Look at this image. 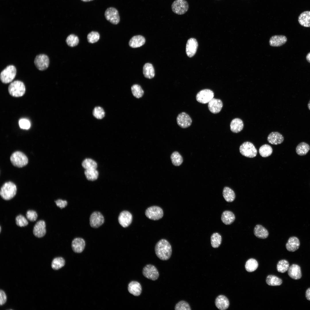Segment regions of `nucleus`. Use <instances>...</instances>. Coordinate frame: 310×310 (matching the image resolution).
I'll return each mask as SVG.
<instances>
[{
  "label": "nucleus",
  "instance_id": "2f4dec72",
  "mask_svg": "<svg viewBox=\"0 0 310 310\" xmlns=\"http://www.w3.org/2000/svg\"><path fill=\"white\" fill-rule=\"evenodd\" d=\"M222 194L225 200L228 202H232L235 198V194L234 191L230 188L226 187L223 189Z\"/></svg>",
  "mask_w": 310,
  "mask_h": 310
},
{
  "label": "nucleus",
  "instance_id": "aec40b11",
  "mask_svg": "<svg viewBox=\"0 0 310 310\" xmlns=\"http://www.w3.org/2000/svg\"><path fill=\"white\" fill-rule=\"evenodd\" d=\"M288 273L289 277L294 280H299L302 277L301 268L296 264H293L289 266Z\"/></svg>",
  "mask_w": 310,
  "mask_h": 310
},
{
  "label": "nucleus",
  "instance_id": "5fc2aeb1",
  "mask_svg": "<svg viewBox=\"0 0 310 310\" xmlns=\"http://www.w3.org/2000/svg\"><path fill=\"white\" fill-rule=\"evenodd\" d=\"M305 297L307 300L310 301V288H308L306 290Z\"/></svg>",
  "mask_w": 310,
  "mask_h": 310
},
{
  "label": "nucleus",
  "instance_id": "49530a36",
  "mask_svg": "<svg viewBox=\"0 0 310 310\" xmlns=\"http://www.w3.org/2000/svg\"><path fill=\"white\" fill-rule=\"evenodd\" d=\"M94 116L98 119H102L105 116V112L103 109L100 106L95 107L93 111Z\"/></svg>",
  "mask_w": 310,
  "mask_h": 310
},
{
  "label": "nucleus",
  "instance_id": "37998d69",
  "mask_svg": "<svg viewBox=\"0 0 310 310\" xmlns=\"http://www.w3.org/2000/svg\"><path fill=\"white\" fill-rule=\"evenodd\" d=\"M289 267V264L286 260L282 259L278 262L277 266L278 271L281 273H284L288 271Z\"/></svg>",
  "mask_w": 310,
  "mask_h": 310
},
{
  "label": "nucleus",
  "instance_id": "2eb2a0df",
  "mask_svg": "<svg viewBox=\"0 0 310 310\" xmlns=\"http://www.w3.org/2000/svg\"><path fill=\"white\" fill-rule=\"evenodd\" d=\"M177 121L179 126L183 128L189 127L192 122L191 117L185 112H182L179 114L177 118Z\"/></svg>",
  "mask_w": 310,
  "mask_h": 310
},
{
  "label": "nucleus",
  "instance_id": "9b49d317",
  "mask_svg": "<svg viewBox=\"0 0 310 310\" xmlns=\"http://www.w3.org/2000/svg\"><path fill=\"white\" fill-rule=\"evenodd\" d=\"M49 59L47 56L44 54L37 55L34 60V63L39 70L43 71L49 67Z\"/></svg>",
  "mask_w": 310,
  "mask_h": 310
},
{
  "label": "nucleus",
  "instance_id": "72a5a7b5",
  "mask_svg": "<svg viewBox=\"0 0 310 310\" xmlns=\"http://www.w3.org/2000/svg\"><path fill=\"white\" fill-rule=\"evenodd\" d=\"M267 284L271 286H278L282 283V280L278 277L273 275L268 276L266 280Z\"/></svg>",
  "mask_w": 310,
  "mask_h": 310
},
{
  "label": "nucleus",
  "instance_id": "13d9d810",
  "mask_svg": "<svg viewBox=\"0 0 310 310\" xmlns=\"http://www.w3.org/2000/svg\"><path fill=\"white\" fill-rule=\"evenodd\" d=\"M81 0L82 1H84V2H88V1H92L93 0Z\"/></svg>",
  "mask_w": 310,
  "mask_h": 310
},
{
  "label": "nucleus",
  "instance_id": "dca6fc26",
  "mask_svg": "<svg viewBox=\"0 0 310 310\" xmlns=\"http://www.w3.org/2000/svg\"><path fill=\"white\" fill-rule=\"evenodd\" d=\"M46 224L43 220H40L35 224L33 229V233L37 237L41 238L46 233Z\"/></svg>",
  "mask_w": 310,
  "mask_h": 310
},
{
  "label": "nucleus",
  "instance_id": "423d86ee",
  "mask_svg": "<svg viewBox=\"0 0 310 310\" xmlns=\"http://www.w3.org/2000/svg\"><path fill=\"white\" fill-rule=\"evenodd\" d=\"M239 151L242 155L249 158L255 157L257 154V150L254 145L249 142H245L241 144Z\"/></svg>",
  "mask_w": 310,
  "mask_h": 310
},
{
  "label": "nucleus",
  "instance_id": "cd10ccee",
  "mask_svg": "<svg viewBox=\"0 0 310 310\" xmlns=\"http://www.w3.org/2000/svg\"><path fill=\"white\" fill-rule=\"evenodd\" d=\"M254 233L257 237L261 239H265L269 235L268 230L261 225L257 224L255 227Z\"/></svg>",
  "mask_w": 310,
  "mask_h": 310
},
{
  "label": "nucleus",
  "instance_id": "c9c22d12",
  "mask_svg": "<svg viewBox=\"0 0 310 310\" xmlns=\"http://www.w3.org/2000/svg\"><path fill=\"white\" fill-rule=\"evenodd\" d=\"M272 148L269 145L265 144L261 146L259 149L260 155L262 157H266L270 156L272 153Z\"/></svg>",
  "mask_w": 310,
  "mask_h": 310
},
{
  "label": "nucleus",
  "instance_id": "a878e982",
  "mask_svg": "<svg viewBox=\"0 0 310 310\" xmlns=\"http://www.w3.org/2000/svg\"><path fill=\"white\" fill-rule=\"evenodd\" d=\"M298 21L301 26L310 27V11H305L301 13L298 17Z\"/></svg>",
  "mask_w": 310,
  "mask_h": 310
},
{
  "label": "nucleus",
  "instance_id": "1a4fd4ad",
  "mask_svg": "<svg viewBox=\"0 0 310 310\" xmlns=\"http://www.w3.org/2000/svg\"><path fill=\"white\" fill-rule=\"evenodd\" d=\"M214 94L213 91L209 89H205L199 91L196 95V100L202 104L208 103L213 98Z\"/></svg>",
  "mask_w": 310,
  "mask_h": 310
},
{
  "label": "nucleus",
  "instance_id": "c85d7f7f",
  "mask_svg": "<svg viewBox=\"0 0 310 310\" xmlns=\"http://www.w3.org/2000/svg\"><path fill=\"white\" fill-rule=\"evenodd\" d=\"M243 126L242 120L239 118H236L231 121L230 125V129L232 132L238 133L242 130Z\"/></svg>",
  "mask_w": 310,
  "mask_h": 310
},
{
  "label": "nucleus",
  "instance_id": "b1692460",
  "mask_svg": "<svg viewBox=\"0 0 310 310\" xmlns=\"http://www.w3.org/2000/svg\"><path fill=\"white\" fill-rule=\"evenodd\" d=\"M287 41V38L284 36L275 35L270 38L269 43L271 46L278 47L284 44Z\"/></svg>",
  "mask_w": 310,
  "mask_h": 310
},
{
  "label": "nucleus",
  "instance_id": "a211bd4d",
  "mask_svg": "<svg viewBox=\"0 0 310 310\" xmlns=\"http://www.w3.org/2000/svg\"><path fill=\"white\" fill-rule=\"evenodd\" d=\"M208 107L209 110L214 114H217L221 111L223 103L220 99L212 98L208 103Z\"/></svg>",
  "mask_w": 310,
  "mask_h": 310
},
{
  "label": "nucleus",
  "instance_id": "4c0bfd02",
  "mask_svg": "<svg viewBox=\"0 0 310 310\" xmlns=\"http://www.w3.org/2000/svg\"><path fill=\"white\" fill-rule=\"evenodd\" d=\"M131 91L134 96L137 98H141L144 94V91L141 87L137 84H134L131 87Z\"/></svg>",
  "mask_w": 310,
  "mask_h": 310
},
{
  "label": "nucleus",
  "instance_id": "de8ad7c7",
  "mask_svg": "<svg viewBox=\"0 0 310 310\" xmlns=\"http://www.w3.org/2000/svg\"><path fill=\"white\" fill-rule=\"evenodd\" d=\"M175 310H191L189 304L184 301H181L178 303L175 307Z\"/></svg>",
  "mask_w": 310,
  "mask_h": 310
},
{
  "label": "nucleus",
  "instance_id": "f3484780",
  "mask_svg": "<svg viewBox=\"0 0 310 310\" xmlns=\"http://www.w3.org/2000/svg\"><path fill=\"white\" fill-rule=\"evenodd\" d=\"M198 46V43L195 39L191 38L188 40L186 47V52L188 56L191 57L195 55Z\"/></svg>",
  "mask_w": 310,
  "mask_h": 310
},
{
  "label": "nucleus",
  "instance_id": "f257e3e1",
  "mask_svg": "<svg viewBox=\"0 0 310 310\" xmlns=\"http://www.w3.org/2000/svg\"><path fill=\"white\" fill-rule=\"evenodd\" d=\"M156 254L157 257L162 260H166L170 257L172 252L171 245L165 239H162L156 244L155 248Z\"/></svg>",
  "mask_w": 310,
  "mask_h": 310
},
{
  "label": "nucleus",
  "instance_id": "ea45409f",
  "mask_svg": "<svg viewBox=\"0 0 310 310\" xmlns=\"http://www.w3.org/2000/svg\"><path fill=\"white\" fill-rule=\"evenodd\" d=\"M65 264V260L63 257H57L53 260L51 264V267L53 269L57 270L63 267Z\"/></svg>",
  "mask_w": 310,
  "mask_h": 310
},
{
  "label": "nucleus",
  "instance_id": "0eeeda50",
  "mask_svg": "<svg viewBox=\"0 0 310 310\" xmlns=\"http://www.w3.org/2000/svg\"><path fill=\"white\" fill-rule=\"evenodd\" d=\"M145 214L149 219L154 220L161 218L163 216V212L160 207L153 206L147 208L145 211Z\"/></svg>",
  "mask_w": 310,
  "mask_h": 310
},
{
  "label": "nucleus",
  "instance_id": "7ed1b4c3",
  "mask_svg": "<svg viewBox=\"0 0 310 310\" xmlns=\"http://www.w3.org/2000/svg\"><path fill=\"white\" fill-rule=\"evenodd\" d=\"M8 90L10 94L15 97L23 96L25 93L26 88L24 83L22 82L16 80L11 83L9 86Z\"/></svg>",
  "mask_w": 310,
  "mask_h": 310
},
{
  "label": "nucleus",
  "instance_id": "c756f323",
  "mask_svg": "<svg viewBox=\"0 0 310 310\" xmlns=\"http://www.w3.org/2000/svg\"><path fill=\"white\" fill-rule=\"evenodd\" d=\"M235 217L234 214L231 211L226 210L222 214L221 220L222 222L226 225L232 224L234 221Z\"/></svg>",
  "mask_w": 310,
  "mask_h": 310
},
{
  "label": "nucleus",
  "instance_id": "9d476101",
  "mask_svg": "<svg viewBox=\"0 0 310 310\" xmlns=\"http://www.w3.org/2000/svg\"><path fill=\"white\" fill-rule=\"evenodd\" d=\"M104 16L106 20L114 24H117L119 22L120 18L117 10L115 8L111 7L106 10Z\"/></svg>",
  "mask_w": 310,
  "mask_h": 310
},
{
  "label": "nucleus",
  "instance_id": "393cba45",
  "mask_svg": "<svg viewBox=\"0 0 310 310\" xmlns=\"http://www.w3.org/2000/svg\"><path fill=\"white\" fill-rule=\"evenodd\" d=\"M128 290L129 292L135 296L140 295L142 292V287L140 284L138 282L133 281L130 282L128 285Z\"/></svg>",
  "mask_w": 310,
  "mask_h": 310
},
{
  "label": "nucleus",
  "instance_id": "5701e85b",
  "mask_svg": "<svg viewBox=\"0 0 310 310\" xmlns=\"http://www.w3.org/2000/svg\"><path fill=\"white\" fill-rule=\"evenodd\" d=\"M284 140L283 135L278 132H273L268 135L267 140L270 144L278 145L282 143Z\"/></svg>",
  "mask_w": 310,
  "mask_h": 310
},
{
  "label": "nucleus",
  "instance_id": "f03ea898",
  "mask_svg": "<svg viewBox=\"0 0 310 310\" xmlns=\"http://www.w3.org/2000/svg\"><path fill=\"white\" fill-rule=\"evenodd\" d=\"M17 187L15 184L11 182L5 183L1 187L0 194L2 199L5 200H9L16 195Z\"/></svg>",
  "mask_w": 310,
  "mask_h": 310
},
{
  "label": "nucleus",
  "instance_id": "4be33fe9",
  "mask_svg": "<svg viewBox=\"0 0 310 310\" xmlns=\"http://www.w3.org/2000/svg\"><path fill=\"white\" fill-rule=\"evenodd\" d=\"M215 304L216 307L219 309L225 310L229 307V302L226 297L224 295H220L216 298Z\"/></svg>",
  "mask_w": 310,
  "mask_h": 310
},
{
  "label": "nucleus",
  "instance_id": "f8f14e48",
  "mask_svg": "<svg viewBox=\"0 0 310 310\" xmlns=\"http://www.w3.org/2000/svg\"><path fill=\"white\" fill-rule=\"evenodd\" d=\"M143 275L146 278L152 280H157L159 277V273L156 268L151 264H148L143 268Z\"/></svg>",
  "mask_w": 310,
  "mask_h": 310
},
{
  "label": "nucleus",
  "instance_id": "412c9836",
  "mask_svg": "<svg viewBox=\"0 0 310 310\" xmlns=\"http://www.w3.org/2000/svg\"><path fill=\"white\" fill-rule=\"evenodd\" d=\"M300 244L299 239L296 237L292 236L288 239L286 244V247L288 251L294 252L299 248Z\"/></svg>",
  "mask_w": 310,
  "mask_h": 310
},
{
  "label": "nucleus",
  "instance_id": "ddd939ff",
  "mask_svg": "<svg viewBox=\"0 0 310 310\" xmlns=\"http://www.w3.org/2000/svg\"><path fill=\"white\" fill-rule=\"evenodd\" d=\"M104 221L103 216L99 212H94L90 216V224L91 226L93 228L99 227L104 223Z\"/></svg>",
  "mask_w": 310,
  "mask_h": 310
},
{
  "label": "nucleus",
  "instance_id": "bb28decb",
  "mask_svg": "<svg viewBox=\"0 0 310 310\" xmlns=\"http://www.w3.org/2000/svg\"><path fill=\"white\" fill-rule=\"evenodd\" d=\"M145 41V38L143 36L140 35L135 36L129 40V45L133 48L139 47L143 45Z\"/></svg>",
  "mask_w": 310,
  "mask_h": 310
},
{
  "label": "nucleus",
  "instance_id": "6ab92c4d",
  "mask_svg": "<svg viewBox=\"0 0 310 310\" xmlns=\"http://www.w3.org/2000/svg\"><path fill=\"white\" fill-rule=\"evenodd\" d=\"M85 246V241L82 238H76L72 241L71 247L73 251L75 253H81L84 249Z\"/></svg>",
  "mask_w": 310,
  "mask_h": 310
},
{
  "label": "nucleus",
  "instance_id": "e433bc0d",
  "mask_svg": "<svg viewBox=\"0 0 310 310\" xmlns=\"http://www.w3.org/2000/svg\"><path fill=\"white\" fill-rule=\"evenodd\" d=\"M258 266V263L256 260L251 258L246 261L245 266L247 271L249 272H252L257 268Z\"/></svg>",
  "mask_w": 310,
  "mask_h": 310
},
{
  "label": "nucleus",
  "instance_id": "39448f33",
  "mask_svg": "<svg viewBox=\"0 0 310 310\" xmlns=\"http://www.w3.org/2000/svg\"><path fill=\"white\" fill-rule=\"evenodd\" d=\"M16 73V69L14 65L7 66L1 73V81L5 84L11 82L15 78Z\"/></svg>",
  "mask_w": 310,
  "mask_h": 310
},
{
  "label": "nucleus",
  "instance_id": "c03bdc74",
  "mask_svg": "<svg viewBox=\"0 0 310 310\" xmlns=\"http://www.w3.org/2000/svg\"><path fill=\"white\" fill-rule=\"evenodd\" d=\"M66 42L67 45L73 47L77 45L79 42V39L77 36L74 34L69 35L66 38Z\"/></svg>",
  "mask_w": 310,
  "mask_h": 310
},
{
  "label": "nucleus",
  "instance_id": "a19ab883",
  "mask_svg": "<svg viewBox=\"0 0 310 310\" xmlns=\"http://www.w3.org/2000/svg\"><path fill=\"white\" fill-rule=\"evenodd\" d=\"M171 159L173 164L175 166H179L183 162L181 156L177 152H173L171 155Z\"/></svg>",
  "mask_w": 310,
  "mask_h": 310
},
{
  "label": "nucleus",
  "instance_id": "864d4df0",
  "mask_svg": "<svg viewBox=\"0 0 310 310\" xmlns=\"http://www.w3.org/2000/svg\"><path fill=\"white\" fill-rule=\"evenodd\" d=\"M0 305H2L4 304L7 301L6 295L4 292L1 290L0 291Z\"/></svg>",
  "mask_w": 310,
  "mask_h": 310
},
{
  "label": "nucleus",
  "instance_id": "473e14b6",
  "mask_svg": "<svg viewBox=\"0 0 310 310\" xmlns=\"http://www.w3.org/2000/svg\"><path fill=\"white\" fill-rule=\"evenodd\" d=\"M310 149L309 144L305 142L299 143L296 147V151L297 154L300 156L306 154Z\"/></svg>",
  "mask_w": 310,
  "mask_h": 310
},
{
  "label": "nucleus",
  "instance_id": "bf43d9fd",
  "mask_svg": "<svg viewBox=\"0 0 310 310\" xmlns=\"http://www.w3.org/2000/svg\"><path fill=\"white\" fill-rule=\"evenodd\" d=\"M1 227L0 226V232H1Z\"/></svg>",
  "mask_w": 310,
  "mask_h": 310
},
{
  "label": "nucleus",
  "instance_id": "4d7b16f0",
  "mask_svg": "<svg viewBox=\"0 0 310 310\" xmlns=\"http://www.w3.org/2000/svg\"><path fill=\"white\" fill-rule=\"evenodd\" d=\"M308 107L309 109L310 110V100L309 101L308 104Z\"/></svg>",
  "mask_w": 310,
  "mask_h": 310
},
{
  "label": "nucleus",
  "instance_id": "a18cd8bd",
  "mask_svg": "<svg viewBox=\"0 0 310 310\" xmlns=\"http://www.w3.org/2000/svg\"><path fill=\"white\" fill-rule=\"evenodd\" d=\"M100 37V34L98 32L92 31L88 34L87 38L89 43H94L97 42Z\"/></svg>",
  "mask_w": 310,
  "mask_h": 310
},
{
  "label": "nucleus",
  "instance_id": "603ef678",
  "mask_svg": "<svg viewBox=\"0 0 310 310\" xmlns=\"http://www.w3.org/2000/svg\"><path fill=\"white\" fill-rule=\"evenodd\" d=\"M56 205L61 209L65 208L67 206V202L66 200L58 199L55 201Z\"/></svg>",
  "mask_w": 310,
  "mask_h": 310
},
{
  "label": "nucleus",
  "instance_id": "6e6552de",
  "mask_svg": "<svg viewBox=\"0 0 310 310\" xmlns=\"http://www.w3.org/2000/svg\"><path fill=\"white\" fill-rule=\"evenodd\" d=\"M173 11L178 15L185 14L188 11L189 5L185 0H175L171 5Z\"/></svg>",
  "mask_w": 310,
  "mask_h": 310
},
{
  "label": "nucleus",
  "instance_id": "8fccbe9b",
  "mask_svg": "<svg viewBox=\"0 0 310 310\" xmlns=\"http://www.w3.org/2000/svg\"><path fill=\"white\" fill-rule=\"evenodd\" d=\"M26 216L28 219L32 222L35 221L38 217L36 212L33 210H28L26 212Z\"/></svg>",
  "mask_w": 310,
  "mask_h": 310
},
{
  "label": "nucleus",
  "instance_id": "f704fd0d",
  "mask_svg": "<svg viewBox=\"0 0 310 310\" xmlns=\"http://www.w3.org/2000/svg\"><path fill=\"white\" fill-rule=\"evenodd\" d=\"M210 240L212 247L214 248H217L220 245L222 242V238L219 233L215 232L211 235Z\"/></svg>",
  "mask_w": 310,
  "mask_h": 310
},
{
  "label": "nucleus",
  "instance_id": "58836bf2",
  "mask_svg": "<svg viewBox=\"0 0 310 310\" xmlns=\"http://www.w3.org/2000/svg\"><path fill=\"white\" fill-rule=\"evenodd\" d=\"M84 174L88 180L93 181L96 180L98 176V173L96 169H86Z\"/></svg>",
  "mask_w": 310,
  "mask_h": 310
},
{
  "label": "nucleus",
  "instance_id": "7c9ffc66",
  "mask_svg": "<svg viewBox=\"0 0 310 310\" xmlns=\"http://www.w3.org/2000/svg\"><path fill=\"white\" fill-rule=\"evenodd\" d=\"M143 71L144 76L146 78L150 79L154 76V70L153 66L150 63H147L144 64Z\"/></svg>",
  "mask_w": 310,
  "mask_h": 310
},
{
  "label": "nucleus",
  "instance_id": "20e7f679",
  "mask_svg": "<svg viewBox=\"0 0 310 310\" xmlns=\"http://www.w3.org/2000/svg\"><path fill=\"white\" fill-rule=\"evenodd\" d=\"M10 160L14 166L21 168L26 165L28 163L26 156L22 152L17 151L13 153L10 157Z\"/></svg>",
  "mask_w": 310,
  "mask_h": 310
},
{
  "label": "nucleus",
  "instance_id": "79ce46f5",
  "mask_svg": "<svg viewBox=\"0 0 310 310\" xmlns=\"http://www.w3.org/2000/svg\"><path fill=\"white\" fill-rule=\"evenodd\" d=\"M82 166L86 169H96L97 167V164L93 160L90 158H86L82 162Z\"/></svg>",
  "mask_w": 310,
  "mask_h": 310
},
{
  "label": "nucleus",
  "instance_id": "4468645a",
  "mask_svg": "<svg viewBox=\"0 0 310 310\" xmlns=\"http://www.w3.org/2000/svg\"><path fill=\"white\" fill-rule=\"evenodd\" d=\"M118 220L121 226L126 228L131 224L132 220V216L129 212L126 210L123 211L120 213Z\"/></svg>",
  "mask_w": 310,
  "mask_h": 310
},
{
  "label": "nucleus",
  "instance_id": "6e6d98bb",
  "mask_svg": "<svg viewBox=\"0 0 310 310\" xmlns=\"http://www.w3.org/2000/svg\"><path fill=\"white\" fill-rule=\"evenodd\" d=\"M306 59L307 61L309 63H310V52L309 53L306 57Z\"/></svg>",
  "mask_w": 310,
  "mask_h": 310
},
{
  "label": "nucleus",
  "instance_id": "3c124183",
  "mask_svg": "<svg viewBox=\"0 0 310 310\" xmlns=\"http://www.w3.org/2000/svg\"><path fill=\"white\" fill-rule=\"evenodd\" d=\"M19 124L20 127L23 129H28L30 127V122L25 119H20L19 121Z\"/></svg>",
  "mask_w": 310,
  "mask_h": 310
},
{
  "label": "nucleus",
  "instance_id": "09e8293b",
  "mask_svg": "<svg viewBox=\"0 0 310 310\" xmlns=\"http://www.w3.org/2000/svg\"><path fill=\"white\" fill-rule=\"evenodd\" d=\"M16 224L20 227H24L27 225L28 222L27 219L23 215L20 214L16 218Z\"/></svg>",
  "mask_w": 310,
  "mask_h": 310
}]
</instances>
